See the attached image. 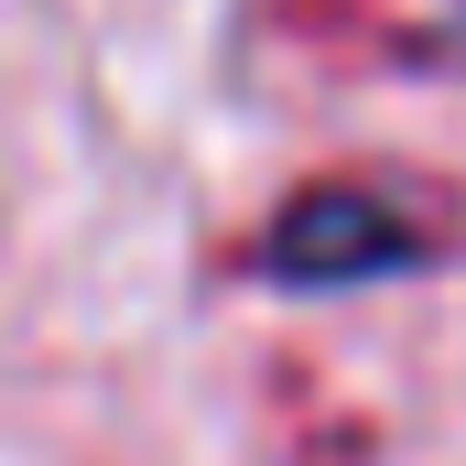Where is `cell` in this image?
I'll return each instance as SVG.
<instances>
[{"label": "cell", "mask_w": 466, "mask_h": 466, "mask_svg": "<svg viewBox=\"0 0 466 466\" xmlns=\"http://www.w3.org/2000/svg\"><path fill=\"white\" fill-rule=\"evenodd\" d=\"M412 260H434V207L380 185V174H326V185L282 196V218L249 238V271L293 282V293L380 282V271H412Z\"/></svg>", "instance_id": "obj_1"}, {"label": "cell", "mask_w": 466, "mask_h": 466, "mask_svg": "<svg viewBox=\"0 0 466 466\" xmlns=\"http://www.w3.org/2000/svg\"><path fill=\"white\" fill-rule=\"evenodd\" d=\"M282 33L348 66H466V0H282Z\"/></svg>", "instance_id": "obj_2"}]
</instances>
